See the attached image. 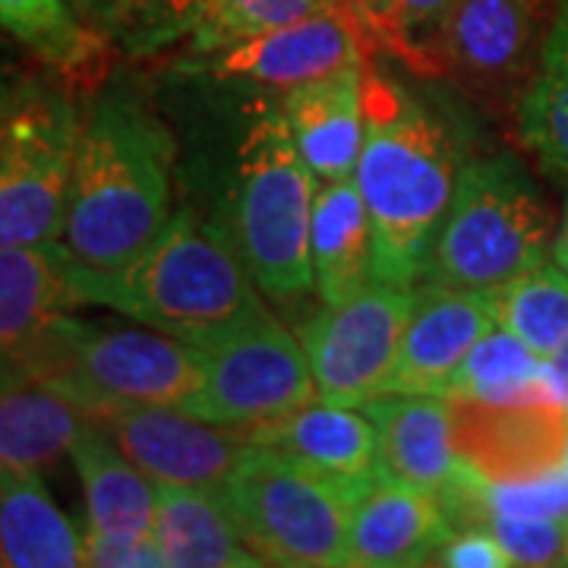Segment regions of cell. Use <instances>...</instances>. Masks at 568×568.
Returning a JSON list of instances; mask_svg holds the SVG:
<instances>
[{"label": "cell", "mask_w": 568, "mask_h": 568, "mask_svg": "<svg viewBox=\"0 0 568 568\" xmlns=\"http://www.w3.org/2000/svg\"><path fill=\"white\" fill-rule=\"evenodd\" d=\"M452 402H480V405H537L556 402L549 388L547 361L518 342L503 325L487 335L467 354L462 369L446 388Z\"/></svg>", "instance_id": "obj_27"}, {"label": "cell", "mask_w": 568, "mask_h": 568, "mask_svg": "<svg viewBox=\"0 0 568 568\" xmlns=\"http://www.w3.org/2000/svg\"><path fill=\"white\" fill-rule=\"evenodd\" d=\"M373 48L376 44L361 22L347 10H332L205 51L193 70L224 82L284 92L291 85L345 70L351 63H364Z\"/></svg>", "instance_id": "obj_14"}, {"label": "cell", "mask_w": 568, "mask_h": 568, "mask_svg": "<svg viewBox=\"0 0 568 568\" xmlns=\"http://www.w3.org/2000/svg\"><path fill=\"white\" fill-rule=\"evenodd\" d=\"M366 67L351 63L282 92L284 121L316 181H351L357 171L366 133Z\"/></svg>", "instance_id": "obj_18"}, {"label": "cell", "mask_w": 568, "mask_h": 568, "mask_svg": "<svg viewBox=\"0 0 568 568\" xmlns=\"http://www.w3.org/2000/svg\"><path fill=\"white\" fill-rule=\"evenodd\" d=\"M0 32L17 39L44 67L61 73H89L102 63V32L80 20L70 0H0Z\"/></svg>", "instance_id": "obj_28"}, {"label": "cell", "mask_w": 568, "mask_h": 568, "mask_svg": "<svg viewBox=\"0 0 568 568\" xmlns=\"http://www.w3.org/2000/svg\"><path fill=\"white\" fill-rule=\"evenodd\" d=\"M429 566H448V568H506L515 566L506 547L496 540V534L484 525H462L452 528L446 544L436 549Z\"/></svg>", "instance_id": "obj_33"}, {"label": "cell", "mask_w": 568, "mask_h": 568, "mask_svg": "<svg viewBox=\"0 0 568 568\" xmlns=\"http://www.w3.org/2000/svg\"><path fill=\"white\" fill-rule=\"evenodd\" d=\"M345 7L369 32L373 44L388 51V0H345Z\"/></svg>", "instance_id": "obj_35"}, {"label": "cell", "mask_w": 568, "mask_h": 568, "mask_svg": "<svg viewBox=\"0 0 568 568\" xmlns=\"http://www.w3.org/2000/svg\"><path fill=\"white\" fill-rule=\"evenodd\" d=\"M253 446H263L287 462L320 470L335 480L364 484L379 474L376 467V426L364 407L332 405L313 398L306 405L244 426Z\"/></svg>", "instance_id": "obj_19"}, {"label": "cell", "mask_w": 568, "mask_h": 568, "mask_svg": "<svg viewBox=\"0 0 568 568\" xmlns=\"http://www.w3.org/2000/svg\"><path fill=\"white\" fill-rule=\"evenodd\" d=\"M70 458L85 496V528L121 540H149L159 503L155 480L145 477L95 420L82 429Z\"/></svg>", "instance_id": "obj_22"}, {"label": "cell", "mask_w": 568, "mask_h": 568, "mask_svg": "<svg viewBox=\"0 0 568 568\" xmlns=\"http://www.w3.org/2000/svg\"><path fill=\"white\" fill-rule=\"evenodd\" d=\"M92 420L159 487L222 489L253 448L244 426L212 424L171 405L111 407Z\"/></svg>", "instance_id": "obj_13"}, {"label": "cell", "mask_w": 568, "mask_h": 568, "mask_svg": "<svg viewBox=\"0 0 568 568\" xmlns=\"http://www.w3.org/2000/svg\"><path fill=\"white\" fill-rule=\"evenodd\" d=\"M178 142L130 85H108L80 118L63 246L92 268H114L174 215Z\"/></svg>", "instance_id": "obj_1"}, {"label": "cell", "mask_w": 568, "mask_h": 568, "mask_svg": "<svg viewBox=\"0 0 568 568\" xmlns=\"http://www.w3.org/2000/svg\"><path fill=\"white\" fill-rule=\"evenodd\" d=\"M80 306V260L63 241L0 246V392L44 383Z\"/></svg>", "instance_id": "obj_10"}, {"label": "cell", "mask_w": 568, "mask_h": 568, "mask_svg": "<svg viewBox=\"0 0 568 568\" xmlns=\"http://www.w3.org/2000/svg\"><path fill=\"white\" fill-rule=\"evenodd\" d=\"M547 376L552 398L562 407H568V342L547 361Z\"/></svg>", "instance_id": "obj_37"}, {"label": "cell", "mask_w": 568, "mask_h": 568, "mask_svg": "<svg viewBox=\"0 0 568 568\" xmlns=\"http://www.w3.org/2000/svg\"><path fill=\"white\" fill-rule=\"evenodd\" d=\"M518 133L549 171L568 178V0H556L537 70L518 95Z\"/></svg>", "instance_id": "obj_26"}, {"label": "cell", "mask_w": 568, "mask_h": 568, "mask_svg": "<svg viewBox=\"0 0 568 568\" xmlns=\"http://www.w3.org/2000/svg\"><path fill=\"white\" fill-rule=\"evenodd\" d=\"M549 260L556 265H562L568 272V205L562 212V222L556 224V237H552V250H549Z\"/></svg>", "instance_id": "obj_38"}, {"label": "cell", "mask_w": 568, "mask_h": 568, "mask_svg": "<svg viewBox=\"0 0 568 568\" xmlns=\"http://www.w3.org/2000/svg\"><path fill=\"white\" fill-rule=\"evenodd\" d=\"M80 118L48 82H17L0 104V246L63 237Z\"/></svg>", "instance_id": "obj_7"}, {"label": "cell", "mask_w": 568, "mask_h": 568, "mask_svg": "<svg viewBox=\"0 0 568 568\" xmlns=\"http://www.w3.org/2000/svg\"><path fill=\"white\" fill-rule=\"evenodd\" d=\"M203 3L205 0H162V41L178 32H190Z\"/></svg>", "instance_id": "obj_36"}, {"label": "cell", "mask_w": 568, "mask_h": 568, "mask_svg": "<svg viewBox=\"0 0 568 568\" xmlns=\"http://www.w3.org/2000/svg\"><path fill=\"white\" fill-rule=\"evenodd\" d=\"M13 85H17V80H13V73H10V67L0 61V104L7 102V95L13 92Z\"/></svg>", "instance_id": "obj_39"}, {"label": "cell", "mask_w": 568, "mask_h": 568, "mask_svg": "<svg viewBox=\"0 0 568 568\" xmlns=\"http://www.w3.org/2000/svg\"><path fill=\"white\" fill-rule=\"evenodd\" d=\"M452 402V398H448ZM458 462L489 484H515L566 470L568 407L452 402Z\"/></svg>", "instance_id": "obj_15"}, {"label": "cell", "mask_w": 568, "mask_h": 568, "mask_svg": "<svg viewBox=\"0 0 568 568\" xmlns=\"http://www.w3.org/2000/svg\"><path fill=\"white\" fill-rule=\"evenodd\" d=\"M80 291L85 306L114 310L183 342H200L265 306L231 237L190 205L174 209L133 260L114 268L80 263Z\"/></svg>", "instance_id": "obj_3"}, {"label": "cell", "mask_w": 568, "mask_h": 568, "mask_svg": "<svg viewBox=\"0 0 568 568\" xmlns=\"http://www.w3.org/2000/svg\"><path fill=\"white\" fill-rule=\"evenodd\" d=\"M152 537L162 549L164 568L265 566L224 506L222 489L159 487Z\"/></svg>", "instance_id": "obj_23"}, {"label": "cell", "mask_w": 568, "mask_h": 568, "mask_svg": "<svg viewBox=\"0 0 568 568\" xmlns=\"http://www.w3.org/2000/svg\"><path fill=\"white\" fill-rule=\"evenodd\" d=\"M89 414L48 386L0 392V465L48 467L70 455Z\"/></svg>", "instance_id": "obj_25"}, {"label": "cell", "mask_w": 568, "mask_h": 568, "mask_svg": "<svg viewBox=\"0 0 568 568\" xmlns=\"http://www.w3.org/2000/svg\"><path fill=\"white\" fill-rule=\"evenodd\" d=\"M496 320L549 361L568 342V272L552 260L496 287Z\"/></svg>", "instance_id": "obj_29"}, {"label": "cell", "mask_w": 568, "mask_h": 568, "mask_svg": "<svg viewBox=\"0 0 568 568\" xmlns=\"http://www.w3.org/2000/svg\"><path fill=\"white\" fill-rule=\"evenodd\" d=\"M376 426V467L386 480L439 489L462 470L452 436V402L446 395L386 392L364 405Z\"/></svg>", "instance_id": "obj_20"}, {"label": "cell", "mask_w": 568, "mask_h": 568, "mask_svg": "<svg viewBox=\"0 0 568 568\" xmlns=\"http://www.w3.org/2000/svg\"><path fill=\"white\" fill-rule=\"evenodd\" d=\"M366 133L354 171L373 224V278L417 284L446 222L462 159L439 121L398 82L366 67Z\"/></svg>", "instance_id": "obj_2"}, {"label": "cell", "mask_w": 568, "mask_h": 568, "mask_svg": "<svg viewBox=\"0 0 568 568\" xmlns=\"http://www.w3.org/2000/svg\"><path fill=\"white\" fill-rule=\"evenodd\" d=\"M496 325V291L417 282L386 392L446 395L467 354Z\"/></svg>", "instance_id": "obj_16"}, {"label": "cell", "mask_w": 568, "mask_h": 568, "mask_svg": "<svg viewBox=\"0 0 568 568\" xmlns=\"http://www.w3.org/2000/svg\"><path fill=\"white\" fill-rule=\"evenodd\" d=\"M556 0H458L429 51V73L508 99L525 92L537 70Z\"/></svg>", "instance_id": "obj_12"}, {"label": "cell", "mask_w": 568, "mask_h": 568, "mask_svg": "<svg viewBox=\"0 0 568 568\" xmlns=\"http://www.w3.org/2000/svg\"><path fill=\"white\" fill-rule=\"evenodd\" d=\"M566 474H568V462H566Z\"/></svg>", "instance_id": "obj_41"}, {"label": "cell", "mask_w": 568, "mask_h": 568, "mask_svg": "<svg viewBox=\"0 0 568 568\" xmlns=\"http://www.w3.org/2000/svg\"><path fill=\"white\" fill-rule=\"evenodd\" d=\"M85 26L133 44L162 41V0H70Z\"/></svg>", "instance_id": "obj_32"}, {"label": "cell", "mask_w": 568, "mask_h": 568, "mask_svg": "<svg viewBox=\"0 0 568 568\" xmlns=\"http://www.w3.org/2000/svg\"><path fill=\"white\" fill-rule=\"evenodd\" d=\"M552 237L547 200L521 164L508 155L467 162L420 282L496 291L547 263Z\"/></svg>", "instance_id": "obj_5"}, {"label": "cell", "mask_w": 568, "mask_h": 568, "mask_svg": "<svg viewBox=\"0 0 568 568\" xmlns=\"http://www.w3.org/2000/svg\"><path fill=\"white\" fill-rule=\"evenodd\" d=\"M0 566H85V530L51 499L41 467L0 465Z\"/></svg>", "instance_id": "obj_21"}, {"label": "cell", "mask_w": 568, "mask_h": 568, "mask_svg": "<svg viewBox=\"0 0 568 568\" xmlns=\"http://www.w3.org/2000/svg\"><path fill=\"white\" fill-rule=\"evenodd\" d=\"M448 534L452 521L439 493L395 484L376 474L351 506L347 566H429Z\"/></svg>", "instance_id": "obj_17"}, {"label": "cell", "mask_w": 568, "mask_h": 568, "mask_svg": "<svg viewBox=\"0 0 568 568\" xmlns=\"http://www.w3.org/2000/svg\"><path fill=\"white\" fill-rule=\"evenodd\" d=\"M347 10L345 0H205L193 22V54H205L234 41L253 39L306 17ZM351 13V10H347Z\"/></svg>", "instance_id": "obj_30"}, {"label": "cell", "mask_w": 568, "mask_h": 568, "mask_svg": "<svg viewBox=\"0 0 568 568\" xmlns=\"http://www.w3.org/2000/svg\"><path fill=\"white\" fill-rule=\"evenodd\" d=\"M85 566L164 568V559L155 537H149V540H121V537H104V534L85 528Z\"/></svg>", "instance_id": "obj_34"}, {"label": "cell", "mask_w": 568, "mask_h": 568, "mask_svg": "<svg viewBox=\"0 0 568 568\" xmlns=\"http://www.w3.org/2000/svg\"><path fill=\"white\" fill-rule=\"evenodd\" d=\"M313 284L323 304H338L373 278V224L357 181H320L310 227Z\"/></svg>", "instance_id": "obj_24"}, {"label": "cell", "mask_w": 568, "mask_h": 568, "mask_svg": "<svg viewBox=\"0 0 568 568\" xmlns=\"http://www.w3.org/2000/svg\"><path fill=\"white\" fill-rule=\"evenodd\" d=\"M458 0H388V54L429 73V51Z\"/></svg>", "instance_id": "obj_31"}, {"label": "cell", "mask_w": 568, "mask_h": 568, "mask_svg": "<svg viewBox=\"0 0 568 568\" xmlns=\"http://www.w3.org/2000/svg\"><path fill=\"white\" fill-rule=\"evenodd\" d=\"M41 386L67 395L89 417L130 405L183 407L200 386L190 342L159 328L82 323Z\"/></svg>", "instance_id": "obj_9"}, {"label": "cell", "mask_w": 568, "mask_h": 568, "mask_svg": "<svg viewBox=\"0 0 568 568\" xmlns=\"http://www.w3.org/2000/svg\"><path fill=\"white\" fill-rule=\"evenodd\" d=\"M566 566H568V537H566Z\"/></svg>", "instance_id": "obj_40"}, {"label": "cell", "mask_w": 568, "mask_h": 568, "mask_svg": "<svg viewBox=\"0 0 568 568\" xmlns=\"http://www.w3.org/2000/svg\"><path fill=\"white\" fill-rule=\"evenodd\" d=\"M190 345L200 361V386L181 410L193 417L250 426L320 398L301 335L284 328L268 306Z\"/></svg>", "instance_id": "obj_8"}, {"label": "cell", "mask_w": 568, "mask_h": 568, "mask_svg": "<svg viewBox=\"0 0 568 568\" xmlns=\"http://www.w3.org/2000/svg\"><path fill=\"white\" fill-rule=\"evenodd\" d=\"M410 304L414 284L369 282L306 320L301 345L323 402L364 407L386 395Z\"/></svg>", "instance_id": "obj_11"}, {"label": "cell", "mask_w": 568, "mask_h": 568, "mask_svg": "<svg viewBox=\"0 0 568 568\" xmlns=\"http://www.w3.org/2000/svg\"><path fill=\"white\" fill-rule=\"evenodd\" d=\"M369 480H335L253 446L222 496L265 566L338 568L347 566L351 506Z\"/></svg>", "instance_id": "obj_6"}, {"label": "cell", "mask_w": 568, "mask_h": 568, "mask_svg": "<svg viewBox=\"0 0 568 568\" xmlns=\"http://www.w3.org/2000/svg\"><path fill=\"white\" fill-rule=\"evenodd\" d=\"M316 186L282 104H256L237 145L227 237L272 304H294L316 291L310 256Z\"/></svg>", "instance_id": "obj_4"}]
</instances>
